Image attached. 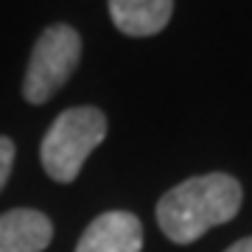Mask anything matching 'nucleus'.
I'll return each mask as SVG.
<instances>
[{
  "mask_svg": "<svg viewBox=\"0 0 252 252\" xmlns=\"http://www.w3.org/2000/svg\"><path fill=\"white\" fill-rule=\"evenodd\" d=\"M174 0H109V17L126 36H154L168 26Z\"/></svg>",
  "mask_w": 252,
  "mask_h": 252,
  "instance_id": "obj_6",
  "label": "nucleus"
},
{
  "mask_svg": "<svg viewBox=\"0 0 252 252\" xmlns=\"http://www.w3.org/2000/svg\"><path fill=\"white\" fill-rule=\"evenodd\" d=\"M104 137L107 115L98 107H70L45 132L39 146V162L54 182H73Z\"/></svg>",
  "mask_w": 252,
  "mask_h": 252,
  "instance_id": "obj_2",
  "label": "nucleus"
},
{
  "mask_svg": "<svg viewBox=\"0 0 252 252\" xmlns=\"http://www.w3.org/2000/svg\"><path fill=\"white\" fill-rule=\"evenodd\" d=\"M54 238V224L45 213L17 207L0 213V252H42Z\"/></svg>",
  "mask_w": 252,
  "mask_h": 252,
  "instance_id": "obj_5",
  "label": "nucleus"
},
{
  "mask_svg": "<svg viewBox=\"0 0 252 252\" xmlns=\"http://www.w3.org/2000/svg\"><path fill=\"white\" fill-rule=\"evenodd\" d=\"M143 250V227L140 219L129 210L101 213L81 233L76 252H140Z\"/></svg>",
  "mask_w": 252,
  "mask_h": 252,
  "instance_id": "obj_4",
  "label": "nucleus"
},
{
  "mask_svg": "<svg viewBox=\"0 0 252 252\" xmlns=\"http://www.w3.org/2000/svg\"><path fill=\"white\" fill-rule=\"evenodd\" d=\"M224 252H252V235L250 238H241V241H235L230 250H224Z\"/></svg>",
  "mask_w": 252,
  "mask_h": 252,
  "instance_id": "obj_8",
  "label": "nucleus"
},
{
  "mask_svg": "<svg viewBox=\"0 0 252 252\" xmlns=\"http://www.w3.org/2000/svg\"><path fill=\"white\" fill-rule=\"evenodd\" d=\"M241 185L230 174H202L174 185L157 202V224L174 244H193L196 238L230 221L241 210Z\"/></svg>",
  "mask_w": 252,
  "mask_h": 252,
  "instance_id": "obj_1",
  "label": "nucleus"
},
{
  "mask_svg": "<svg viewBox=\"0 0 252 252\" xmlns=\"http://www.w3.org/2000/svg\"><path fill=\"white\" fill-rule=\"evenodd\" d=\"M81 62V36L67 23L48 26L36 36L34 51L28 56L23 98L28 104H48L70 81Z\"/></svg>",
  "mask_w": 252,
  "mask_h": 252,
  "instance_id": "obj_3",
  "label": "nucleus"
},
{
  "mask_svg": "<svg viewBox=\"0 0 252 252\" xmlns=\"http://www.w3.org/2000/svg\"><path fill=\"white\" fill-rule=\"evenodd\" d=\"M14 140L6 135H0V190L6 188V182H9V174H11V165H14Z\"/></svg>",
  "mask_w": 252,
  "mask_h": 252,
  "instance_id": "obj_7",
  "label": "nucleus"
}]
</instances>
